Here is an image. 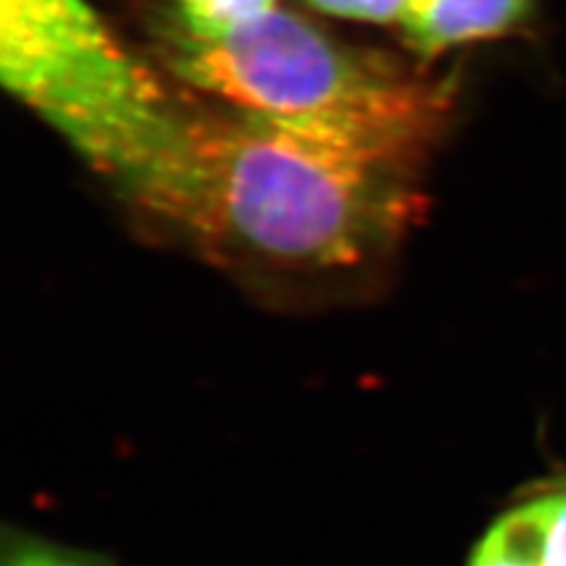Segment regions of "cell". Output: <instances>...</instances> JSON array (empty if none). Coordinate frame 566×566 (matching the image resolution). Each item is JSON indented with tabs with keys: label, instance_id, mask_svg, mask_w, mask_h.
I'll list each match as a JSON object with an SVG mask.
<instances>
[{
	"label": "cell",
	"instance_id": "1",
	"mask_svg": "<svg viewBox=\"0 0 566 566\" xmlns=\"http://www.w3.org/2000/svg\"><path fill=\"white\" fill-rule=\"evenodd\" d=\"M120 197L210 258L303 274L376 260L422 210L416 170L187 97Z\"/></svg>",
	"mask_w": 566,
	"mask_h": 566
},
{
	"label": "cell",
	"instance_id": "2",
	"mask_svg": "<svg viewBox=\"0 0 566 566\" xmlns=\"http://www.w3.org/2000/svg\"><path fill=\"white\" fill-rule=\"evenodd\" d=\"M193 91L366 161L420 170L451 114L447 85L338 43L272 10L170 52Z\"/></svg>",
	"mask_w": 566,
	"mask_h": 566
},
{
	"label": "cell",
	"instance_id": "3",
	"mask_svg": "<svg viewBox=\"0 0 566 566\" xmlns=\"http://www.w3.org/2000/svg\"><path fill=\"white\" fill-rule=\"evenodd\" d=\"M0 78L104 180L175 97L87 0H0Z\"/></svg>",
	"mask_w": 566,
	"mask_h": 566
},
{
	"label": "cell",
	"instance_id": "4",
	"mask_svg": "<svg viewBox=\"0 0 566 566\" xmlns=\"http://www.w3.org/2000/svg\"><path fill=\"white\" fill-rule=\"evenodd\" d=\"M528 12L531 0H409L401 24L409 45L432 60L458 45L499 39Z\"/></svg>",
	"mask_w": 566,
	"mask_h": 566
},
{
	"label": "cell",
	"instance_id": "5",
	"mask_svg": "<svg viewBox=\"0 0 566 566\" xmlns=\"http://www.w3.org/2000/svg\"><path fill=\"white\" fill-rule=\"evenodd\" d=\"M470 566H566V489L505 512Z\"/></svg>",
	"mask_w": 566,
	"mask_h": 566
},
{
	"label": "cell",
	"instance_id": "6",
	"mask_svg": "<svg viewBox=\"0 0 566 566\" xmlns=\"http://www.w3.org/2000/svg\"><path fill=\"white\" fill-rule=\"evenodd\" d=\"M187 33L212 41L274 10V0H177Z\"/></svg>",
	"mask_w": 566,
	"mask_h": 566
},
{
	"label": "cell",
	"instance_id": "7",
	"mask_svg": "<svg viewBox=\"0 0 566 566\" xmlns=\"http://www.w3.org/2000/svg\"><path fill=\"white\" fill-rule=\"evenodd\" d=\"M3 566H109L93 555L52 545L39 538L17 536L6 545Z\"/></svg>",
	"mask_w": 566,
	"mask_h": 566
},
{
	"label": "cell",
	"instance_id": "8",
	"mask_svg": "<svg viewBox=\"0 0 566 566\" xmlns=\"http://www.w3.org/2000/svg\"><path fill=\"white\" fill-rule=\"evenodd\" d=\"M307 3L326 14L374 24L401 22L409 8V0H307Z\"/></svg>",
	"mask_w": 566,
	"mask_h": 566
}]
</instances>
